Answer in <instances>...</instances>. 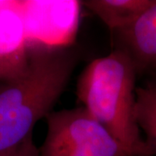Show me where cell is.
I'll list each match as a JSON object with an SVG mask.
<instances>
[{"mask_svg":"<svg viewBox=\"0 0 156 156\" xmlns=\"http://www.w3.org/2000/svg\"><path fill=\"white\" fill-rule=\"evenodd\" d=\"M75 53L62 47L31 46L27 69L0 83V156L33 135L67 87L76 64Z\"/></svg>","mask_w":156,"mask_h":156,"instance_id":"1","label":"cell"},{"mask_svg":"<svg viewBox=\"0 0 156 156\" xmlns=\"http://www.w3.org/2000/svg\"><path fill=\"white\" fill-rule=\"evenodd\" d=\"M137 70L119 49L90 62L79 76L76 95L84 108L128 151L130 156H155L135 119Z\"/></svg>","mask_w":156,"mask_h":156,"instance_id":"2","label":"cell"},{"mask_svg":"<svg viewBox=\"0 0 156 156\" xmlns=\"http://www.w3.org/2000/svg\"><path fill=\"white\" fill-rule=\"evenodd\" d=\"M39 156H130L83 107L52 111Z\"/></svg>","mask_w":156,"mask_h":156,"instance_id":"3","label":"cell"},{"mask_svg":"<svg viewBox=\"0 0 156 156\" xmlns=\"http://www.w3.org/2000/svg\"><path fill=\"white\" fill-rule=\"evenodd\" d=\"M78 1H18L30 43L37 42L45 47H59L56 33L62 47L77 24L78 16L61 17L75 7Z\"/></svg>","mask_w":156,"mask_h":156,"instance_id":"4","label":"cell"},{"mask_svg":"<svg viewBox=\"0 0 156 156\" xmlns=\"http://www.w3.org/2000/svg\"><path fill=\"white\" fill-rule=\"evenodd\" d=\"M31 45L18 1L0 9V83L19 76L29 66Z\"/></svg>","mask_w":156,"mask_h":156,"instance_id":"5","label":"cell"},{"mask_svg":"<svg viewBox=\"0 0 156 156\" xmlns=\"http://www.w3.org/2000/svg\"><path fill=\"white\" fill-rule=\"evenodd\" d=\"M137 72L156 71V0L134 23L118 32Z\"/></svg>","mask_w":156,"mask_h":156,"instance_id":"6","label":"cell"},{"mask_svg":"<svg viewBox=\"0 0 156 156\" xmlns=\"http://www.w3.org/2000/svg\"><path fill=\"white\" fill-rule=\"evenodd\" d=\"M154 2L155 0H87L82 4L110 30L118 33L134 23Z\"/></svg>","mask_w":156,"mask_h":156,"instance_id":"7","label":"cell"},{"mask_svg":"<svg viewBox=\"0 0 156 156\" xmlns=\"http://www.w3.org/2000/svg\"><path fill=\"white\" fill-rule=\"evenodd\" d=\"M135 119L145 140L156 156V88L149 85L136 89Z\"/></svg>","mask_w":156,"mask_h":156,"instance_id":"8","label":"cell"},{"mask_svg":"<svg viewBox=\"0 0 156 156\" xmlns=\"http://www.w3.org/2000/svg\"><path fill=\"white\" fill-rule=\"evenodd\" d=\"M4 156H39V149L34 142L33 135L26 140L17 149Z\"/></svg>","mask_w":156,"mask_h":156,"instance_id":"9","label":"cell"},{"mask_svg":"<svg viewBox=\"0 0 156 156\" xmlns=\"http://www.w3.org/2000/svg\"><path fill=\"white\" fill-rule=\"evenodd\" d=\"M13 1H0V9H3L12 4Z\"/></svg>","mask_w":156,"mask_h":156,"instance_id":"10","label":"cell"},{"mask_svg":"<svg viewBox=\"0 0 156 156\" xmlns=\"http://www.w3.org/2000/svg\"><path fill=\"white\" fill-rule=\"evenodd\" d=\"M152 86H154V88H156V82H155V83H154V84H152Z\"/></svg>","mask_w":156,"mask_h":156,"instance_id":"11","label":"cell"}]
</instances>
